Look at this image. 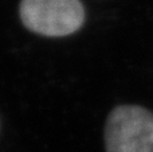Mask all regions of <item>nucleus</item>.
Returning <instances> with one entry per match:
<instances>
[{"instance_id":"1","label":"nucleus","mask_w":153,"mask_h":152,"mask_svg":"<svg viewBox=\"0 0 153 152\" xmlns=\"http://www.w3.org/2000/svg\"><path fill=\"white\" fill-rule=\"evenodd\" d=\"M22 23L45 37L74 34L85 22V8L79 0H22Z\"/></svg>"},{"instance_id":"2","label":"nucleus","mask_w":153,"mask_h":152,"mask_svg":"<svg viewBox=\"0 0 153 152\" xmlns=\"http://www.w3.org/2000/svg\"><path fill=\"white\" fill-rule=\"evenodd\" d=\"M106 152H153V113L134 105L110 112L105 127Z\"/></svg>"}]
</instances>
